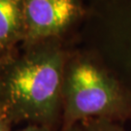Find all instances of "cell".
<instances>
[{
  "mask_svg": "<svg viewBox=\"0 0 131 131\" xmlns=\"http://www.w3.org/2000/svg\"><path fill=\"white\" fill-rule=\"evenodd\" d=\"M62 89V57L58 52H38L19 62L5 83L6 105L15 117L52 122Z\"/></svg>",
  "mask_w": 131,
  "mask_h": 131,
  "instance_id": "6da1fadb",
  "label": "cell"
},
{
  "mask_svg": "<svg viewBox=\"0 0 131 131\" xmlns=\"http://www.w3.org/2000/svg\"><path fill=\"white\" fill-rule=\"evenodd\" d=\"M128 100L115 80L90 62L71 68L65 86L68 122L94 118L110 121L127 115Z\"/></svg>",
  "mask_w": 131,
  "mask_h": 131,
  "instance_id": "7a4b0ae2",
  "label": "cell"
},
{
  "mask_svg": "<svg viewBox=\"0 0 131 131\" xmlns=\"http://www.w3.org/2000/svg\"><path fill=\"white\" fill-rule=\"evenodd\" d=\"M79 14L76 0H25L24 17L29 35L45 38L62 32Z\"/></svg>",
  "mask_w": 131,
  "mask_h": 131,
  "instance_id": "3957f363",
  "label": "cell"
},
{
  "mask_svg": "<svg viewBox=\"0 0 131 131\" xmlns=\"http://www.w3.org/2000/svg\"><path fill=\"white\" fill-rule=\"evenodd\" d=\"M18 0H0V42L14 36L19 26Z\"/></svg>",
  "mask_w": 131,
  "mask_h": 131,
  "instance_id": "277c9868",
  "label": "cell"
},
{
  "mask_svg": "<svg viewBox=\"0 0 131 131\" xmlns=\"http://www.w3.org/2000/svg\"><path fill=\"white\" fill-rule=\"evenodd\" d=\"M89 131H124L121 127L113 124L110 121H97L92 126L89 128Z\"/></svg>",
  "mask_w": 131,
  "mask_h": 131,
  "instance_id": "5b68a950",
  "label": "cell"
},
{
  "mask_svg": "<svg viewBox=\"0 0 131 131\" xmlns=\"http://www.w3.org/2000/svg\"><path fill=\"white\" fill-rule=\"evenodd\" d=\"M20 131H49L46 128H43V127H38V126H29L27 128H25L24 130Z\"/></svg>",
  "mask_w": 131,
  "mask_h": 131,
  "instance_id": "8992f818",
  "label": "cell"
},
{
  "mask_svg": "<svg viewBox=\"0 0 131 131\" xmlns=\"http://www.w3.org/2000/svg\"><path fill=\"white\" fill-rule=\"evenodd\" d=\"M0 131H8V125L2 117H0Z\"/></svg>",
  "mask_w": 131,
  "mask_h": 131,
  "instance_id": "52a82bcc",
  "label": "cell"
}]
</instances>
